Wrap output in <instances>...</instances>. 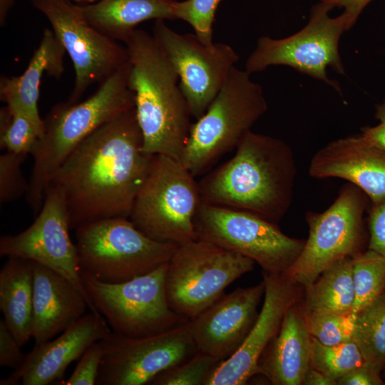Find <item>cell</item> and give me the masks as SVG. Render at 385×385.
Masks as SVG:
<instances>
[{"label":"cell","instance_id":"5","mask_svg":"<svg viewBox=\"0 0 385 385\" xmlns=\"http://www.w3.org/2000/svg\"><path fill=\"white\" fill-rule=\"evenodd\" d=\"M235 66L203 115L192 123L180 161L195 177L236 148L267 112L262 86Z\"/></svg>","mask_w":385,"mask_h":385},{"label":"cell","instance_id":"24","mask_svg":"<svg viewBox=\"0 0 385 385\" xmlns=\"http://www.w3.org/2000/svg\"><path fill=\"white\" fill-rule=\"evenodd\" d=\"M176 0H98L78 5L86 20L97 30L115 41L125 42L145 21L175 20Z\"/></svg>","mask_w":385,"mask_h":385},{"label":"cell","instance_id":"33","mask_svg":"<svg viewBox=\"0 0 385 385\" xmlns=\"http://www.w3.org/2000/svg\"><path fill=\"white\" fill-rule=\"evenodd\" d=\"M221 0H185L176 1L173 13L175 19L188 23L193 29L197 39L205 45H211L212 26L217 8Z\"/></svg>","mask_w":385,"mask_h":385},{"label":"cell","instance_id":"20","mask_svg":"<svg viewBox=\"0 0 385 385\" xmlns=\"http://www.w3.org/2000/svg\"><path fill=\"white\" fill-rule=\"evenodd\" d=\"M309 174L317 179L345 180L361 189L371 203L385 200V149L369 143L359 134L321 148L311 159Z\"/></svg>","mask_w":385,"mask_h":385},{"label":"cell","instance_id":"2","mask_svg":"<svg viewBox=\"0 0 385 385\" xmlns=\"http://www.w3.org/2000/svg\"><path fill=\"white\" fill-rule=\"evenodd\" d=\"M227 162L198 182L202 201L245 211L277 224L290 208L297 175L292 148L249 131Z\"/></svg>","mask_w":385,"mask_h":385},{"label":"cell","instance_id":"16","mask_svg":"<svg viewBox=\"0 0 385 385\" xmlns=\"http://www.w3.org/2000/svg\"><path fill=\"white\" fill-rule=\"evenodd\" d=\"M153 37L168 57L191 115L198 119L215 98L239 56L229 45L202 43L195 34H179L164 20H155Z\"/></svg>","mask_w":385,"mask_h":385},{"label":"cell","instance_id":"19","mask_svg":"<svg viewBox=\"0 0 385 385\" xmlns=\"http://www.w3.org/2000/svg\"><path fill=\"white\" fill-rule=\"evenodd\" d=\"M111 332L101 314L90 311L54 339L35 345L23 363L0 380V384L47 385L58 381L91 344Z\"/></svg>","mask_w":385,"mask_h":385},{"label":"cell","instance_id":"11","mask_svg":"<svg viewBox=\"0 0 385 385\" xmlns=\"http://www.w3.org/2000/svg\"><path fill=\"white\" fill-rule=\"evenodd\" d=\"M197 237L240 253L263 272L284 273L300 255L305 240L287 236L277 224L253 214L202 201L195 218Z\"/></svg>","mask_w":385,"mask_h":385},{"label":"cell","instance_id":"13","mask_svg":"<svg viewBox=\"0 0 385 385\" xmlns=\"http://www.w3.org/2000/svg\"><path fill=\"white\" fill-rule=\"evenodd\" d=\"M48 19L75 70V84L66 101L79 102L91 86L102 83L128 61L125 46L93 27L70 0H29Z\"/></svg>","mask_w":385,"mask_h":385},{"label":"cell","instance_id":"18","mask_svg":"<svg viewBox=\"0 0 385 385\" xmlns=\"http://www.w3.org/2000/svg\"><path fill=\"white\" fill-rule=\"evenodd\" d=\"M264 294L263 280L257 285L236 289L189 320L197 351L222 361L230 357L255 324Z\"/></svg>","mask_w":385,"mask_h":385},{"label":"cell","instance_id":"12","mask_svg":"<svg viewBox=\"0 0 385 385\" xmlns=\"http://www.w3.org/2000/svg\"><path fill=\"white\" fill-rule=\"evenodd\" d=\"M333 8L321 1L313 8L308 24L290 36L280 39L260 37L246 61L245 70L251 74L270 66H288L340 92L338 83L328 78L327 68L344 73L338 46L342 33L348 29L343 14L336 18L328 15Z\"/></svg>","mask_w":385,"mask_h":385},{"label":"cell","instance_id":"44","mask_svg":"<svg viewBox=\"0 0 385 385\" xmlns=\"http://www.w3.org/2000/svg\"><path fill=\"white\" fill-rule=\"evenodd\" d=\"M381 374H383V375H384V380L385 381V361H384V366H383Z\"/></svg>","mask_w":385,"mask_h":385},{"label":"cell","instance_id":"31","mask_svg":"<svg viewBox=\"0 0 385 385\" xmlns=\"http://www.w3.org/2000/svg\"><path fill=\"white\" fill-rule=\"evenodd\" d=\"M6 104L11 118L7 126L0 130L1 148L31 154L40 137L36 127L17 101L12 100Z\"/></svg>","mask_w":385,"mask_h":385},{"label":"cell","instance_id":"25","mask_svg":"<svg viewBox=\"0 0 385 385\" xmlns=\"http://www.w3.org/2000/svg\"><path fill=\"white\" fill-rule=\"evenodd\" d=\"M8 258L0 271V309L7 327L23 346L31 338L34 262Z\"/></svg>","mask_w":385,"mask_h":385},{"label":"cell","instance_id":"34","mask_svg":"<svg viewBox=\"0 0 385 385\" xmlns=\"http://www.w3.org/2000/svg\"><path fill=\"white\" fill-rule=\"evenodd\" d=\"M28 154L7 151L0 156V202L5 204L26 195L29 188L21 165Z\"/></svg>","mask_w":385,"mask_h":385},{"label":"cell","instance_id":"15","mask_svg":"<svg viewBox=\"0 0 385 385\" xmlns=\"http://www.w3.org/2000/svg\"><path fill=\"white\" fill-rule=\"evenodd\" d=\"M70 230L63 197L58 190L49 185L34 222L18 234L1 237L0 255L27 260L61 274L83 294L89 311L99 313L83 286Z\"/></svg>","mask_w":385,"mask_h":385},{"label":"cell","instance_id":"4","mask_svg":"<svg viewBox=\"0 0 385 385\" xmlns=\"http://www.w3.org/2000/svg\"><path fill=\"white\" fill-rule=\"evenodd\" d=\"M129 61L81 102L56 105L44 121V133L31 153L34 165L25 195L36 215L51 180L71 153L92 133L123 113L135 108L128 86Z\"/></svg>","mask_w":385,"mask_h":385},{"label":"cell","instance_id":"29","mask_svg":"<svg viewBox=\"0 0 385 385\" xmlns=\"http://www.w3.org/2000/svg\"><path fill=\"white\" fill-rule=\"evenodd\" d=\"M365 361L361 351L353 340L335 345H324L312 337L310 366L337 383L339 378Z\"/></svg>","mask_w":385,"mask_h":385},{"label":"cell","instance_id":"39","mask_svg":"<svg viewBox=\"0 0 385 385\" xmlns=\"http://www.w3.org/2000/svg\"><path fill=\"white\" fill-rule=\"evenodd\" d=\"M375 118L379 121L378 124L361 128L359 134L369 143L385 149V97L376 106Z\"/></svg>","mask_w":385,"mask_h":385},{"label":"cell","instance_id":"23","mask_svg":"<svg viewBox=\"0 0 385 385\" xmlns=\"http://www.w3.org/2000/svg\"><path fill=\"white\" fill-rule=\"evenodd\" d=\"M66 50L52 29H45L37 49L26 70L19 76H1L0 98L6 103L17 101L36 127L39 138L44 133V121L39 115L38 101L43 74L59 79L64 71Z\"/></svg>","mask_w":385,"mask_h":385},{"label":"cell","instance_id":"37","mask_svg":"<svg viewBox=\"0 0 385 385\" xmlns=\"http://www.w3.org/2000/svg\"><path fill=\"white\" fill-rule=\"evenodd\" d=\"M22 346L11 333L4 319L0 320V366L16 369L24 361L26 354Z\"/></svg>","mask_w":385,"mask_h":385},{"label":"cell","instance_id":"28","mask_svg":"<svg viewBox=\"0 0 385 385\" xmlns=\"http://www.w3.org/2000/svg\"><path fill=\"white\" fill-rule=\"evenodd\" d=\"M354 302L352 312L357 313L385 292V258L368 249L352 257Z\"/></svg>","mask_w":385,"mask_h":385},{"label":"cell","instance_id":"32","mask_svg":"<svg viewBox=\"0 0 385 385\" xmlns=\"http://www.w3.org/2000/svg\"><path fill=\"white\" fill-rule=\"evenodd\" d=\"M356 314H306L310 335L324 345L353 340Z\"/></svg>","mask_w":385,"mask_h":385},{"label":"cell","instance_id":"41","mask_svg":"<svg viewBox=\"0 0 385 385\" xmlns=\"http://www.w3.org/2000/svg\"><path fill=\"white\" fill-rule=\"evenodd\" d=\"M304 385H337V383L321 371L309 366L303 380Z\"/></svg>","mask_w":385,"mask_h":385},{"label":"cell","instance_id":"27","mask_svg":"<svg viewBox=\"0 0 385 385\" xmlns=\"http://www.w3.org/2000/svg\"><path fill=\"white\" fill-rule=\"evenodd\" d=\"M356 314L353 341L366 362L382 371L385 361V292Z\"/></svg>","mask_w":385,"mask_h":385},{"label":"cell","instance_id":"21","mask_svg":"<svg viewBox=\"0 0 385 385\" xmlns=\"http://www.w3.org/2000/svg\"><path fill=\"white\" fill-rule=\"evenodd\" d=\"M83 294L66 278L34 262L31 338L39 345L60 334L86 314Z\"/></svg>","mask_w":385,"mask_h":385},{"label":"cell","instance_id":"35","mask_svg":"<svg viewBox=\"0 0 385 385\" xmlns=\"http://www.w3.org/2000/svg\"><path fill=\"white\" fill-rule=\"evenodd\" d=\"M103 356L101 341L93 343L81 356L72 374L58 384L96 385Z\"/></svg>","mask_w":385,"mask_h":385},{"label":"cell","instance_id":"40","mask_svg":"<svg viewBox=\"0 0 385 385\" xmlns=\"http://www.w3.org/2000/svg\"><path fill=\"white\" fill-rule=\"evenodd\" d=\"M372 0H321V1L334 6L344 9L343 14L345 16L348 30L354 26L364 9Z\"/></svg>","mask_w":385,"mask_h":385},{"label":"cell","instance_id":"17","mask_svg":"<svg viewBox=\"0 0 385 385\" xmlns=\"http://www.w3.org/2000/svg\"><path fill=\"white\" fill-rule=\"evenodd\" d=\"M265 294L257 318L240 346L223 360L204 385H244L259 374L258 362L277 334L285 313L299 298V284L284 273L263 272Z\"/></svg>","mask_w":385,"mask_h":385},{"label":"cell","instance_id":"10","mask_svg":"<svg viewBox=\"0 0 385 385\" xmlns=\"http://www.w3.org/2000/svg\"><path fill=\"white\" fill-rule=\"evenodd\" d=\"M369 201L361 189L346 183L324 212H308V238L296 261L284 273L306 287L337 261L361 252L363 217Z\"/></svg>","mask_w":385,"mask_h":385},{"label":"cell","instance_id":"14","mask_svg":"<svg viewBox=\"0 0 385 385\" xmlns=\"http://www.w3.org/2000/svg\"><path fill=\"white\" fill-rule=\"evenodd\" d=\"M101 342L103 356L96 385L150 384L157 375L198 351L189 320L142 337L112 332Z\"/></svg>","mask_w":385,"mask_h":385},{"label":"cell","instance_id":"7","mask_svg":"<svg viewBox=\"0 0 385 385\" xmlns=\"http://www.w3.org/2000/svg\"><path fill=\"white\" fill-rule=\"evenodd\" d=\"M74 230L81 271L105 282L148 274L169 262L178 247L152 240L127 217L101 220Z\"/></svg>","mask_w":385,"mask_h":385},{"label":"cell","instance_id":"3","mask_svg":"<svg viewBox=\"0 0 385 385\" xmlns=\"http://www.w3.org/2000/svg\"><path fill=\"white\" fill-rule=\"evenodd\" d=\"M130 65L128 86L143 138V150L180 160L192 123L178 73L153 36L135 29L124 42Z\"/></svg>","mask_w":385,"mask_h":385},{"label":"cell","instance_id":"26","mask_svg":"<svg viewBox=\"0 0 385 385\" xmlns=\"http://www.w3.org/2000/svg\"><path fill=\"white\" fill-rule=\"evenodd\" d=\"M352 257L337 261L304 287L306 296L303 307L306 314L352 312L354 302Z\"/></svg>","mask_w":385,"mask_h":385},{"label":"cell","instance_id":"9","mask_svg":"<svg viewBox=\"0 0 385 385\" xmlns=\"http://www.w3.org/2000/svg\"><path fill=\"white\" fill-rule=\"evenodd\" d=\"M168 262L148 274L117 283L102 282L81 271L91 301L113 332L128 337H142L188 321L168 302Z\"/></svg>","mask_w":385,"mask_h":385},{"label":"cell","instance_id":"6","mask_svg":"<svg viewBox=\"0 0 385 385\" xmlns=\"http://www.w3.org/2000/svg\"><path fill=\"white\" fill-rule=\"evenodd\" d=\"M201 202L198 183L181 161L153 155L129 219L152 240L178 246L197 238L195 218Z\"/></svg>","mask_w":385,"mask_h":385},{"label":"cell","instance_id":"42","mask_svg":"<svg viewBox=\"0 0 385 385\" xmlns=\"http://www.w3.org/2000/svg\"><path fill=\"white\" fill-rule=\"evenodd\" d=\"M15 0H0V25L5 24L10 10L14 4Z\"/></svg>","mask_w":385,"mask_h":385},{"label":"cell","instance_id":"1","mask_svg":"<svg viewBox=\"0 0 385 385\" xmlns=\"http://www.w3.org/2000/svg\"><path fill=\"white\" fill-rule=\"evenodd\" d=\"M153 156L143 150L135 108L87 137L49 184L63 197L70 229L108 218H129Z\"/></svg>","mask_w":385,"mask_h":385},{"label":"cell","instance_id":"43","mask_svg":"<svg viewBox=\"0 0 385 385\" xmlns=\"http://www.w3.org/2000/svg\"><path fill=\"white\" fill-rule=\"evenodd\" d=\"M70 1H72L75 3H78L80 5H86V4H93L98 1V0H70Z\"/></svg>","mask_w":385,"mask_h":385},{"label":"cell","instance_id":"22","mask_svg":"<svg viewBox=\"0 0 385 385\" xmlns=\"http://www.w3.org/2000/svg\"><path fill=\"white\" fill-rule=\"evenodd\" d=\"M312 337L306 313L297 302L284 314L280 328L259 362V374L274 385H301L310 366Z\"/></svg>","mask_w":385,"mask_h":385},{"label":"cell","instance_id":"38","mask_svg":"<svg viewBox=\"0 0 385 385\" xmlns=\"http://www.w3.org/2000/svg\"><path fill=\"white\" fill-rule=\"evenodd\" d=\"M382 371L364 362L361 366L347 373L337 380L339 385H382Z\"/></svg>","mask_w":385,"mask_h":385},{"label":"cell","instance_id":"8","mask_svg":"<svg viewBox=\"0 0 385 385\" xmlns=\"http://www.w3.org/2000/svg\"><path fill=\"white\" fill-rule=\"evenodd\" d=\"M255 262L197 238L178 245L168 262L165 292L170 308L190 320L224 295L225 289Z\"/></svg>","mask_w":385,"mask_h":385},{"label":"cell","instance_id":"36","mask_svg":"<svg viewBox=\"0 0 385 385\" xmlns=\"http://www.w3.org/2000/svg\"><path fill=\"white\" fill-rule=\"evenodd\" d=\"M369 239L368 249L385 258V200L371 203L368 215Z\"/></svg>","mask_w":385,"mask_h":385},{"label":"cell","instance_id":"30","mask_svg":"<svg viewBox=\"0 0 385 385\" xmlns=\"http://www.w3.org/2000/svg\"><path fill=\"white\" fill-rule=\"evenodd\" d=\"M221 361L222 360L198 351L183 362L157 375L150 384L204 385Z\"/></svg>","mask_w":385,"mask_h":385}]
</instances>
